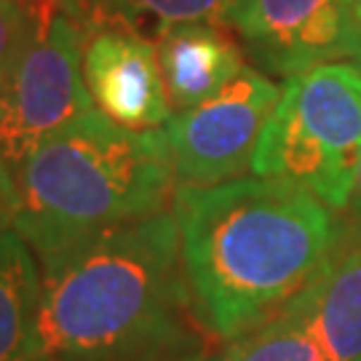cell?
Wrapping results in <instances>:
<instances>
[{
    "label": "cell",
    "mask_w": 361,
    "mask_h": 361,
    "mask_svg": "<svg viewBox=\"0 0 361 361\" xmlns=\"http://www.w3.org/2000/svg\"><path fill=\"white\" fill-rule=\"evenodd\" d=\"M171 212L195 316L228 343L286 308L316 279L340 235L332 209L319 198L257 174L207 188L182 185Z\"/></svg>",
    "instance_id": "1"
},
{
    "label": "cell",
    "mask_w": 361,
    "mask_h": 361,
    "mask_svg": "<svg viewBox=\"0 0 361 361\" xmlns=\"http://www.w3.org/2000/svg\"><path fill=\"white\" fill-rule=\"evenodd\" d=\"M40 268L16 231L0 235V361H35Z\"/></svg>",
    "instance_id": "12"
},
{
    "label": "cell",
    "mask_w": 361,
    "mask_h": 361,
    "mask_svg": "<svg viewBox=\"0 0 361 361\" xmlns=\"http://www.w3.org/2000/svg\"><path fill=\"white\" fill-rule=\"evenodd\" d=\"M348 62L361 67V8L350 11V35H348Z\"/></svg>",
    "instance_id": "16"
},
{
    "label": "cell",
    "mask_w": 361,
    "mask_h": 361,
    "mask_svg": "<svg viewBox=\"0 0 361 361\" xmlns=\"http://www.w3.org/2000/svg\"><path fill=\"white\" fill-rule=\"evenodd\" d=\"M348 3V11H359L361 8V0H345Z\"/></svg>",
    "instance_id": "20"
},
{
    "label": "cell",
    "mask_w": 361,
    "mask_h": 361,
    "mask_svg": "<svg viewBox=\"0 0 361 361\" xmlns=\"http://www.w3.org/2000/svg\"><path fill=\"white\" fill-rule=\"evenodd\" d=\"M295 302L326 361H361V228H340L335 249Z\"/></svg>",
    "instance_id": "9"
},
{
    "label": "cell",
    "mask_w": 361,
    "mask_h": 361,
    "mask_svg": "<svg viewBox=\"0 0 361 361\" xmlns=\"http://www.w3.org/2000/svg\"><path fill=\"white\" fill-rule=\"evenodd\" d=\"M350 212H353V219L361 228V161H359V171H356V182H353V193H350Z\"/></svg>",
    "instance_id": "17"
},
{
    "label": "cell",
    "mask_w": 361,
    "mask_h": 361,
    "mask_svg": "<svg viewBox=\"0 0 361 361\" xmlns=\"http://www.w3.org/2000/svg\"><path fill=\"white\" fill-rule=\"evenodd\" d=\"M171 113L217 97L244 70V46L219 25H177L155 40Z\"/></svg>",
    "instance_id": "10"
},
{
    "label": "cell",
    "mask_w": 361,
    "mask_h": 361,
    "mask_svg": "<svg viewBox=\"0 0 361 361\" xmlns=\"http://www.w3.org/2000/svg\"><path fill=\"white\" fill-rule=\"evenodd\" d=\"M94 107L83 78V30L54 6L0 86V158L16 169L35 145Z\"/></svg>",
    "instance_id": "5"
},
{
    "label": "cell",
    "mask_w": 361,
    "mask_h": 361,
    "mask_svg": "<svg viewBox=\"0 0 361 361\" xmlns=\"http://www.w3.org/2000/svg\"><path fill=\"white\" fill-rule=\"evenodd\" d=\"M249 0H56L83 32L113 27L155 40L177 25L235 27Z\"/></svg>",
    "instance_id": "11"
},
{
    "label": "cell",
    "mask_w": 361,
    "mask_h": 361,
    "mask_svg": "<svg viewBox=\"0 0 361 361\" xmlns=\"http://www.w3.org/2000/svg\"><path fill=\"white\" fill-rule=\"evenodd\" d=\"M140 361H225L222 356H212V353H188V356H169V359H140Z\"/></svg>",
    "instance_id": "18"
},
{
    "label": "cell",
    "mask_w": 361,
    "mask_h": 361,
    "mask_svg": "<svg viewBox=\"0 0 361 361\" xmlns=\"http://www.w3.org/2000/svg\"><path fill=\"white\" fill-rule=\"evenodd\" d=\"M361 161V67L324 62L286 78L259 134L252 171L345 209Z\"/></svg>",
    "instance_id": "4"
},
{
    "label": "cell",
    "mask_w": 361,
    "mask_h": 361,
    "mask_svg": "<svg viewBox=\"0 0 361 361\" xmlns=\"http://www.w3.org/2000/svg\"><path fill=\"white\" fill-rule=\"evenodd\" d=\"M16 217H19V193H16L13 169L0 158V235L16 228Z\"/></svg>",
    "instance_id": "15"
},
{
    "label": "cell",
    "mask_w": 361,
    "mask_h": 361,
    "mask_svg": "<svg viewBox=\"0 0 361 361\" xmlns=\"http://www.w3.org/2000/svg\"><path fill=\"white\" fill-rule=\"evenodd\" d=\"M201 329L174 212L126 222L40 262L35 361L204 353Z\"/></svg>",
    "instance_id": "2"
},
{
    "label": "cell",
    "mask_w": 361,
    "mask_h": 361,
    "mask_svg": "<svg viewBox=\"0 0 361 361\" xmlns=\"http://www.w3.org/2000/svg\"><path fill=\"white\" fill-rule=\"evenodd\" d=\"M46 11L49 8H35L25 0H0V86L38 38Z\"/></svg>",
    "instance_id": "14"
},
{
    "label": "cell",
    "mask_w": 361,
    "mask_h": 361,
    "mask_svg": "<svg viewBox=\"0 0 361 361\" xmlns=\"http://www.w3.org/2000/svg\"><path fill=\"white\" fill-rule=\"evenodd\" d=\"M25 3L35 6V8H51V6H56V0H25Z\"/></svg>",
    "instance_id": "19"
},
{
    "label": "cell",
    "mask_w": 361,
    "mask_h": 361,
    "mask_svg": "<svg viewBox=\"0 0 361 361\" xmlns=\"http://www.w3.org/2000/svg\"><path fill=\"white\" fill-rule=\"evenodd\" d=\"M225 361H326L295 300L246 335L231 340Z\"/></svg>",
    "instance_id": "13"
},
{
    "label": "cell",
    "mask_w": 361,
    "mask_h": 361,
    "mask_svg": "<svg viewBox=\"0 0 361 361\" xmlns=\"http://www.w3.org/2000/svg\"><path fill=\"white\" fill-rule=\"evenodd\" d=\"M13 231L40 262L166 212L177 190L164 129H126L97 107L35 145L13 169Z\"/></svg>",
    "instance_id": "3"
},
{
    "label": "cell",
    "mask_w": 361,
    "mask_h": 361,
    "mask_svg": "<svg viewBox=\"0 0 361 361\" xmlns=\"http://www.w3.org/2000/svg\"><path fill=\"white\" fill-rule=\"evenodd\" d=\"M279 97L281 86L255 67H244L217 97L171 113L164 134L177 188L219 185L249 171Z\"/></svg>",
    "instance_id": "6"
},
{
    "label": "cell",
    "mask_w": 361,
    "mask_h": 361,
    "mask_svg": "<svg viewBox=\"0 0 361 361\" xmlns=\"http://www.w3.org/2000/svg\"><path fill=\"white\" fill-rule=\"evenodd\" d=\"M235 32L265 73L292 78L348 59L350 11L345 0H249Z\"/></svg>",
    "instance_id": "7"
},
{
    "label": "cell",
    "mask_w": 361,
    "mask_h": 361,
    "mask_svg": "<svg viewBox=\"0 0 361 361\" xmlns=\"http://www.w3.org/2000/svg\"><path fill=\"white\" fill-rule=\"evenodd\" d=\"M83 78L97 110L126 129H164L171 104L155 43L126 30L83 32Z\"/></svg>",
    "instance_id": "8"
}]
</instances>
